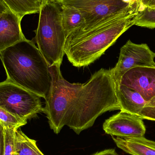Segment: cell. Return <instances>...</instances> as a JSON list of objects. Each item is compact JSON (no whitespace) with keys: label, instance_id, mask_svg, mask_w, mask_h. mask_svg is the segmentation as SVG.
<instances>
[{"label":"cell","instance_id":"cell-1","mask_svg":"<svg viewBox=\"0 0 155 155\" xmlns=\"http://www.w3.org/2000/svg\"><path fill=\"white\" fill-rule=\"evenodd\" d=\"M59 64L50 67L52 87L43 113L56 134L67 126L79 134L107 111L121 110L112 69H101L84 84L69 83Z\"/></svg>","mask_w":155,"mask_h":155},{"label":"cell","instance_id":"cell-2","mask_svg":"<svg viewBox=\"0 0 155 155\" xmlns=\"http://www.w3.org/2000/svg\"><path fill=\"white\" fill-rule=\"evenodd\" d=\"M140 9L89 28H79L66 37L65 54L75 67H86L94 62L118 38L135 24Z\"/></svg>","mask_w":155,"mask_h":155},{"label":"cell","instance_id":"cell-3","mask_svg":"<svg viewBox=\"0 0 155 155\" xmlns=\"http://www.w3.org/2000/svg\"><path fill=\"white\" fill-rule=\"evenodd\" d=\"M6 80L45 99L52 87L48 63L32 41L25 39L0 51Z\"/></svg>","mask_w":155,"mask_h":155},{"label":"cell","instance_id":"cell-4","mask_svg":"<svg viewBox=\"0 0 155 155\" xmlns=\"http://www.w3.org/2000/svg\"><path fill=\"white\" fill-rule=\"evenodd\" d=\"M61 5L54 0H44L35 32L37 47L51 66L62 64L66 33L62 23Z\"/></svg>","mask_w":155,"mask_h":155},{"label":"cell","instance_id":"cell-5","mask_svg":"<svg viewBox=\"0 0 155 155\" xmlns=\"http://www.w3.org/2000/svg\"><path fill=\"white\" fill-rule=\"evenodd\" d=\"M60 5L75 7L82 13L86 29L111 21L141 8L138 0H54Z\"/></svg>","mask_w":155,"mask_h":155},{"label":"cell","instance_id":"cell-6","mask_svg":"<svg viewBox=\"0 0 155 155\" xmlns=\"http://www.w3.org/2000/svg\"><path fill=\"white\" fill-rule=\"evenodd\" d=\"M41 97L6 79L0 83V107L27 121L43 113Z\"/></svg>","mask_w":155,"mask_h":155},{"label":"cell","instance_id":"cell-7","mask_svg":"<svg viewBox=\"0 0 155 155\" xmlns=\"http://www.w3.org/2000/svg\"><path fill=\"white\" fill-rule=\"evenodd\" d=\"M155 53L146 44H137L130 40L121 48L118 62L113 68L117 85L126 72L135 67H155Z\"/></svg>","mask_w":155,"mask_h":155},{"label":"cell","instance_id":"cell-8","mask_svg":"<svg viewBox=\"0 0 155 155\" xmlns=\"http://www.w3.org/2000/svg\"><path fill=\"white\" fill-rule=\"evenodd\" d=\"M103 129L107 134L121 138L144 137L146 131L142 118L122 111L106 119Z\"/></svg>","mask_w":155,"mask_h":155},{"label":"cell","instance_id":"cell-9","mask_svg":"<svg viewBox=\"0 0 155 155\" xmlns=\"http://www.w3.org/2000/svg\"><path fill=\"white\" fill-rule=\"evenodd\" d=\"M119 84L138 92L147 102L155 97V67H137L124 74Z\"/></svg>","mask_w":155,"mask_h":155},{"label":"cell","instance_id":"cell-10","mask_svg":"<svg viewBox=\"0 0 155 155\" xmlns=\"http://www.w3.org/2000/svg\"><path fill=\"white\" fill-rule=\"evenodd\" d=\"M0 51L26 39L21 28L22 20L1 0Z\"/></svg>","mask_w":155,"mask_h":155},{"label":"cell","instance_id":"cell-11","mask_svg":"<svg viewBox=\"0 0 155 155\" xmlns=\"http://www.w3.org/2000/svg\"><path fill=\"white\" fill-rule=\"evenodd\" d=\"M116 95L121 111L139 116L147 102L135 89L124 85L116 86Z\"/></svg>","mask_w":155,"mask_h":155},{"label":"cell","instance_id":"cell-12","mask_svg":"<svg viewBox=\"0 0 155 155\" xmlns=\"http://www.w3.org/2000/svg\"><path fill=\"white\" fill-rule=\"evenodd\" d=\"M117 147L132 155H155V142L144 137L121 138L112 137Z\"/></svg>","mask_w":155,"mask_h":155},{"label":"cell","instance_id":"cell-13","mask_svg":"<svg viewBox=\"0 0 155 155\" xmlns=\"http://www.w3.org/2000/svg\"><path fill=\"white\" fill-rule=\"evenodd\" d=\"M61 5L62 23L67 36L76 29L83 27L85 25V20L77 8L69 5Z\"/></svg>","mask_w":155,"mask_h":155},{"label":"cell","instance_id":"cell-14","mask_svg":"<svg viewBox=\"0 0 155 155\" xmlns=\"http://www.w3.org/2000/svg\"><path fill=\"white\" fill-rule=\"evenodd\" d=\"M21 20L27 15L40 12L44 0H1Z\"/></svg>","mask_w":155,"mask_h":155},{"label":"cell","instance_id":"cell-15","mask_svg":"<svg viewBox=\"0 0 155 155\" xmlns=\"http://www.w3.org/2000/svg\"><path fill=\"white\" fill-rule=\"evenodd\" d=\"M15 144L17 155H45L38 148L36 141L19 129L16 132Z\"/></svg>","mask_w":155,"mask_h":155},{"label":"cell","instance_id":"cell-16","mask_svg":"<svg viewBox=\"0 0 155 155\" xmlns=\"http://www.w3.org/2000/svg\"><path fill=\"white\" fill-rule=\"evenodd\" d=\"M1 126V155H17L15 135L18 129Z\"/></svg>","mask_w":155,"mask_h":155},{"label":"cell","instance_id":"cell-17","mask_svg":"<svg viewBox=\"0 0 155 155\" xmlns=\"http://www.w3.org/2000/svg\"><path fill=\"white\" fill-rule=\"evenodd\" d=\"M135 25L149 29L155 28V8H140Z\"/></svg>","mask_w":155,"mask_h":155},{"label":"cell","instance_id":"cell-18","mask_svg":"<svg viewBox=\"0 0 155 155\" xmlns=\"http://www.w3.org/2000/svg\"><path fill=\"white\" fill-rule=\"evenodd\" d=\"M27 124V120L0 107V125L19 129Z\"/></svg>","mask_w":155,"mask_h":155},{"label":"cell","instance_id":"cell-19","mask_svg":"<svg viewBox=\"0 0 155 155\" xmlns=\"http://www.w3.org/2000/svg\"><path fill=\"white\" fill-rule=\"evenodd\" d=\"M138 116L143 119L155 121V97L149 102H147Z\"/></svg>","mask_w":155,"mask_h":155},{"label":"cell","instance_id":"cell-20","mask_svg":"<svg viewBox=\"0 0 155 155\" xmlns=\"http://www.w3.org/2000/svg\"><path fill=\"white\" fill-rule=\"evenodd\" d=\"M141 8L152 7L155 8V0H141Z\"/></svg>","mask_w":155,"mask_h":155},{"label":"cell","instance_id":"cell-21","mask_svg":"<svg viewBox=\"0 0 155 155\" xmlns=\"http://www.w3.org/2000/svg\"><path fill=\"white\" fill-rule=\"evenodd\" d=\"M93 155H119L114 149H106L101 152H97Z\"/></svg>","mask_w":155,"mask_h":155},{"label":"cell","instance_id":"cell-22","mask_svg":"<svg viewBox=\"0 0 155 155\" xmlns=\"http://www.w3.org/2000/svg\"><path fill=\"white\" fill-rule=\"evenodd\" d=\"M138 2H140H140H141V0H138Z\"/></svg>","mask_w":155,"mask_h":155}]
</instances>
